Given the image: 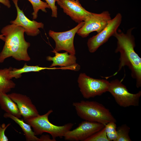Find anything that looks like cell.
<instances>
[{
  "mask_svg": "<svg viewBox=\"0 0 141 141\" xmlns=\"http://www.w3.org/2000/svg\"><path fill=\"white\" fill-rule=\"evenodd\" d=\"M103 124L85 120L72 130L68 131L64 136V139L71 141H85L93 134L104 127Z\"/></svg>",
  "mask_w": 141,
  "mask_h": 141,
  "instance_id": "cell-10",
  "label": "cell"
},
{
  "mask_svg": "<svg viewBox=\"0 0 141 141\" xmlns=\"http://www.w3.org/2000/svg\"><path fill=\"white\" fill-rule=\"evenodd\" d=\"M130 128L126 124L117 127V137L116 141H131L129 135Z\"/></svg>",
  "mask_w": 141,
  "mask_h": 141,
  "instance_id": "cell-20",
  "label": "cell"
},
{
  "mask_svg": "<svg viewBox=\"0 0 141 141\" xmlns=\"http://www.w3.org/2000/svg\"><path fill=\"white\" fill-rule=\"evenodd\" d=\"M63 67L56 68L55 67H39L38 66H28L26 63L24 64L23 67L19 69L14 68L10 72V75L12 78L18 79L20 78L21 74L23 73L30 72H39L45 69H63Z\"/></svg>",
  "mask_w": 141,
  "mask_h": 141,
  "instance_id": "cell-18",
  "label": "cell"
},
{
  "mask_svg": "<svg viewBox=\"0 0 141 141\" xmlns=\"http://www.w3.org/2000/svg\"><path fill=\"white\" fill-rule=\"evenodd\" d=\"M73 105L78 116L85 120L100 123L104 125L110 122H116L109 110L97 102L82 100L73 103Z\"/></svg>",
  "mask_w": 141,
  "mask_h": 141,
  "instance_id": "cell-3",
  "label": "cell"
},
{
  "mask_svg": "<svg viewBox=\"0 0 141 141\" xmlns=\"http://www.w3.org/2000/svg\"><path fill=\"white\" fill-rule=\"evenodd\" d=\"M55 54L54 57L50 56L46 57V60L52 61L50 67L59 66L61 67L70 68L72 70L78 71L80 69V66L76 63V58L75 55L70 54L67 52L59 53L56 51L52 52Z\"/></svg>",
  "mask_w": 141,
  "mask_h": 141,
  "instance_id": "cell-14",
  "label": "cell"
},
{
  "mask_svg": "<svg viewBox=\"0 0 141 141\" xmlns=\"http://www.w3.org/2000/svg\"><path fill=\"white\" fill-rule=\"evenodd\" d=\"M0 106L6 113L20 118L21 114L16 104L4 92H0Z\"/></svg>",
  "mask_w": 141,
  "mask_h": 141,
  "instance_id": "cell-15",
  "label": "cell"
},
{
  "mask_svg": "<svg viewBox=\"0 0 141 141\" xmlns=\"http://www.w3.org/2000/svg\"><path fill=\"white\" fill-rule=\"evenodd\" d=\"M53 111L52 110L50 109L44 115L39 114L33 117L23 120L25 122L31 125L36 136L46 132L50 134L53 139H56V138L58 137L62 138L64 137L68 131L71 129L73 124L68 123L62 126L53 124L48 119L49 116Z\"/></svg>",
  "mask_w": 141,
  "mask_h": 141,
  "instance_id": "cell-4",
  "label": "cell"
},
{
  "mask_svg": "<svg viewBox=\"0 0 141 141\" xmlns=\"http://www.w3.org/2000/svg\"><path fill=\"white\" fill-rule=\"evenodd\" d=\"M85 141H109L104 127L87 138Z\"/></svg>",
  "mask_w": 141,
  "mask_h": 141,
  "instance_id": "cell-22",
  "label": "cell"
},
{
  "mask_svg": "<svg viewBox=\"0 0 141 141\" xmlns=\"http://www.w3.org/2000/svg\"><path fill=\"white\" fill-rule=\"evenodd\" d=\"M10 125V123H9L6 125L5 124L2 125L0 124V141H8V138L5 134V132Z\"/></svg>",
  "mask_w": 141,
  "mask_h": 141,
  "instance_id": "cell-24",
  "label": "cell"
},
{
  "mask_svg": "<svg viewBox=\"0 0 141 141\" xmlns=\"http://www.w3.org/2000/svg\"><path fill=\"white\" fill-rule=\"evenodd\" d=\"M16 104L23 119H29L39 115L35 106L26 95L16 93L8 94Z\"/></svg>",
  "mask_w": 141,
  "mask_h": 141,
  "instance_id": "cell-13",
  "label": "cell"
},
{
  "mask_svg": "<svg viewBox=\"0 0 141 141\" xmlns=\"http://www.w3.org/2000/svg\"><path fill=\"white\" fill-rule=\"evenodd\" d=\"M13 68L10 67L0 69V92L7 93L15 87L16 84L11 80L12 78L10 75Z\"/></svg>",
  "mask_w": 141,
  "mask_h": 141,
  "instance_id": "cell-17",
  "label": "cell"
},
{
  "mask_svg": "<svg viewBox=\"0 0 141 141\" xmlns=\"http://www.w3.org/2000/svg\"><path fill=\"white\" fill-rule=\"evenodd\" d=\"M104 127L109 141H116L117 137L116 122H110L105 125Z\"/></svg>",
  "mask_w": 141,
  "mask_h": 141,
  "instance_id": "cell-21",
  "label": "cell"
},
{
  "mask_svg": "<svg viewBox=\"0 0 141 141\" xmlns=\"http://www.w3.org/2000/svg\"><path fill=\"white\" fill-rule=\"evenodd\" d=\"M31 4L33 7V11L32 13L33 18V19H36L38 17V12L39 10L46 13V9L50 8L46 3L41 0H28Z\"/></svg>",
  "mask_w": 141,
  "mask_h": 141,
  "instance_id": "cell-19",
  "label": "cell"
},
{
  "mask_svg": "<svg viewBox=\"0 0 141 141\" xmlns=\"http://www.w3.org/2000/svg\"><path fill=\"white\" fill-rule=\"evenodd\" d=\"M108 92L112 95L120 106L126 108L139 105L141 91L134 94L130 93L126 86L118 79L110 82Z\"/></svg>",
  "mask_w": 141,
  "mask_h": 141,
  "instance_id": "cell-5",
  "label": "cell"
},
{
  "mask_svg": "<svg viewBox=\"0 0 141 141\" xmlns=\"http://www.w3.org/2000/svg\"><path fill=\"white\" fill-rule=\"evenodd\" d=\"M122 20V16L120 13L110 21L106 26L96 35L89 39L87 46L90 52H95L102 45L106 43L109 38L113 36L120 26Z\"/></svg>",
  "mask_w": 141,
  "mask_h": 141,
  "instance_id": "cell-8",
  "label": "cell"
},
{
  "mask_svg": "<svg viewBox=\"0 0 141 141\" xmlns=\"http://www.w3.org/2000/svg\"><path fill=\"white\" fill-rule=\"evenodd\" d=\"M63 12L75 22L84 21L92 13L83 7L78 0H56Z\"/></svg>",
  "mask_w": 141,
  "mask_h": 141,
  "instance_id": "cell-11",
  "label": "cell"
},
{
  "mask_svg": "<svg viewBox=\"0 0 141 141\" xmlns=\"http://www.w3.org/2000/svg\"><path fill=\"white\" fill-rule=\"evenodd\" d=\"M0 39L4 41L5 37L2 34L0 35Z\"/></svg>",
  "mask_w": 141,
  "mask_h": 141,
  "instance_id": "cell-27",
  "label": "cell"
},
{
  "mask_svg": "<svg viewBox=\"0 0 141 141\" xmlns=\"http://www.w3.org/2000/svg\"><path fill=\"white\" fill-rule=\"evenodd\" d=\"M12 0L16 8L17 15L16 19L14 20L11 21L10 23L22 27L25 30V32L28 36H35L39 34L40 33L39 29L43 28V24L28 19L25 15L23 10L19 7L18 0Z\"/></svg>",
  "mask_w": 141,
  "mask_h": 141,
  "instance_id": "cell-12",
  "label": "cell"
},
{
  "mask_svg": "<svg viewBox=\"0 0 141 141\" xmlns=\"http://www.w3.org/2000/svg\"><path fill=\"white\" fill-rule=\"evenodd\" d=\"M49 6L52 11L51 16L57 18V7L55 5L56 0H44Z\"/></svg>",
  "mask_w": 141,
  "mask_h": 141,
  "instance_id": "cell-23",
  "label": "cell"
},
{
  "mask_svg": "<svg viewBox=\"0 0 141 141\" xmlns=\"http://www.w3.org/2000/svg\"><path fill=\"white\" fill-rule=\"evenodd\" d=\"M0 3L8 8L11 7V5L9 0H0Z\"/></svg>",
  "mask_w": 141,
  "mask_h": 141,
  "instance_id": "cell-26",
  "label": "cell"
},
{
  "mask_svg": "<svg viewBox=\"0 0 141 141\" xmlns=\"http://www.w3.org/2000/svg\"><path fill=\"white\" fill-rule=\"evenodd\" d=\"M95 0V1H96V0Z\"/></svg>",
  "mask_w": 141,
  "mask_h": 141,
  "instance_id": "cell-28",
  "label": "cell"
},
{
  "mask_svg": "<svg viewBox=\"0 0 141 141\" xmlns=\"http://www.w3.org/2000/svg\"><path fill=\"white\" fill-rule=\"evenodd\" d=\"M40 141H55L56 139H51L50 136L48 135H43L40 138Z\"/></svg>",
  "mask_w": 141,
  "mask_h": 141,
  "instance_id": "cell-25",
  "label": "cell"
},
{
  "mask_svg": "<svg viewBox=\"0 0 141 141\" xmlns=\"http://www.w3.org/2000/svg\"></svg>",
  "mask_w": 141,
  "mask_h": 141,
  "instance_id": "cell-29",
  "label": "cell"
},
{
  "mask_svg": "<svg viewBox=\"0 0 141 141\" xmlns=\"http://www.w3.org/2000/svg\"><path fill=\"white\" fill-rule=\"evenodd\" d=\"M25 32L22 27L14 24L2 28L1 33L5 39L4 45L0 53V63L11 57L18 61H28L31 60L27 52L30 44L25 40Z\"/></svg>",
  "mask_w": 141,
  "mask_h": 141,
  "instance_id": "cell-2",
  "label": "cell"
},
{
  "mask_svg": "<svg viewBox=\"0 0 141 141\" xmlns=\"http://www.w3.org/2000/svg\"><path fill=\"white\" fill-rule=\"evenodd\" d=\"M133 29H129L126 33L117 31L113 36L117 40L115 52L120 54L118 69L115 74L124 66L128 67L131 77L136 80V87L139 88L141 86V58L134 50L135 38L132 34Z\"/></svg>",
  "mask_w": 141,
  "mask_h": 141,
  "instance_id": "cell-1",
  "label": "cell"
},
{
  "mask_svg": "<svg viewBox=\"0 0 141 141\" xmlns=\"http://www.w3.org/2000/svg\"><path fill=\"white\" fill-rule=\"evenodd\" d=\"M3 116L6 118L11 119L19 125L24 134L26 141H40V138H38L35 135L31 125L25 122L24 120L6 112L4 114Z\"/></svg>",
  "mask_w": 141,
  "mask_h": 141,
  "instance_id": "cell-16",
  "label": "cell"
},
{
  "mask_svg": "<svg viewBox=\"0 0 141 141\" xmlns=\"http://www.w3.org/2000/svg\"><path fill=\"white\" fill-rule=\"evenodd\" d=\"M84 22V21H82L78 23L74 28L64 32H57L50 30L48 33L49 36L55 43V48L52 52H58L64 50L70 54L75 55V50L74 44V36Z\"/></svg>",
  "mask_w": 141,
  "mask_h": 141,
  "instance_id": "cell-7",
  "label": "cell"
},
{
  "mask_svg": "<svg viewBox=\"0 0 141 141\" xmlns=\"http://www.w3.org/2000/svg\"><path fill=\"white\" fill-rule=\"evenodd\" d=\"M111 19L110 15L108 11L99 14L92 13L84 21V25L77 33L81 37L85 38L92 32L99 33L106 26Z\"/></svg>",
  "mask_w": 141,
  "mask_h": 141,
  "instance_id": "cell-9",
  "label": "cell"
},
{
  "mask_svg": "<svg viewBox=\"0 0 141 141\" xmlns=\"http://www.w3.org/2000/svg\"><path fill=\"white\" fill-rule=\"evenodd\" d=\"M77 81L83 97L87 99L108 92L110 83L106 79L93 78L84 73L80 74Z\"/></svg>",
  "mask_w": 141,
  "mask_h": 141,
  "instance_id": "cell-6",
  "label": "cell"
}]
</instances>
